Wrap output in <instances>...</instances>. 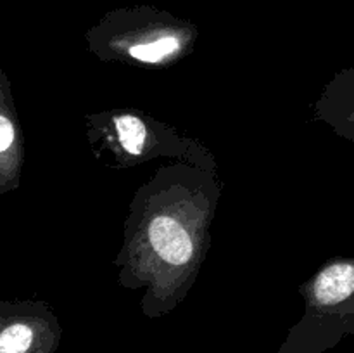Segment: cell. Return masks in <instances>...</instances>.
Returning <instances> with one entry per match:
<instances>
[{
	"label": "cell",
	"mask_w": 354,
	"mask_h": 353,
	"mask_svg": "<svg viewBox=\"0 0 354 353\" xmlns=\"http://www.w3.org/2000/svg\"><path fill=\"white\" fill-rule=\"evenodd\" d=\"M54 346L41 318L0 303V353H52Z\"/></svg>",
	"instance_id": "1"
},
{
	"label": "cell",
	"mask_w": 354,
	"mask_h": 353,
	"mask_svg": "<svg viewBox=\"0 0 354 353\" xmlns=\"http://www.w3.org/2000/svg\"><path fill=\"white\" fill-rule=\"evenodd\" d=\"M149 239L154 251L171 265H183L194 253L189 232L171 217H156L149 225Z\"/></svg>",
	"instance_id": "2"
},
{
	"label": "cell",
	"mask_w": 354,
	"mask_h": 353,
	"mask_svg": "<svg viewBox=\"0 0 354 353\" xmlns=\"http://www.w3.org/2000/svg\"><path fill=\"white\" fill-rule=\"evenodd\" d=\"M6 99V87L0 75V192L12 185L17 170V127Z\"/></svg>",
	"instance_id": "3"
},
{
	"label": "cell",
	"mask_w": 354,
	"mask_h": 353,
	"mask_svg": "<svg viewBox=\"0 0 354 353\" xmlns=\"http://www.w3.org/2000/svg\"><path fill=\"white\" fill-rule=\"evenodd\" d=\"M178 48V38L169 35V37H161L154 42H147V44L133 45L130 48V55L142 62H159L165 57H168V55L175 54Z\"/></svg>",
	"instance_id": "4"
},
{
	"label": "cell",
	"mask_w": 354,
	"mask_h": 353,
	"mask_svg": "<svg viewBox=\"0 0 354 353\" xmlns=\"http://www.w3.org/2000/svg\"><path fill=\"white\" fill-rule=\"evenodd\" d=\"M116 130L120 135V142L128 152L138 154L142 151L147 132H145L144 123L138 118L130 116V114L120 116L116 120Z\"/></svg>",
	"instance_id": "5"
}]
</instances>
